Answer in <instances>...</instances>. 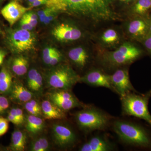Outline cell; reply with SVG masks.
<instances>
[{
    "label": "cell",
    "mask_w": 151,
    "mask_h": 151,
    "mask_svg": "<svg viewBox=\"0 0 151 151\" xmlns=\"http://www.w3.org/2000/svg\"><path fill=\"white\" fill-rule=\"evenodd\" d=\"M146 48L151 52V33H148L143 39Z\"/></svg>",
    "instance_id": "e575fe53"
},
{
    "label": "cell",
    "mask_w": 151,
    "mask_h": 151,
    "mask_svg": "<svg viewBox=\"0 0 151 151\" xmlns=\"http://www.w3.org/2000/svg\"><path fill=\"white\" fill-rule=\"evenodd\" d=\"M23 17L24 18L29 24L34 28L36 26L37 24L38 16L32 12H27L23 16Z\"/></svg>",
    "instance_id": "83f0119b"
},
{
    "label": "cell",
    "mask_w": 151,
    "mask_h": 151,
    "mask_svg": "<svg viewBox=\"0 0 151 151\" xmlns=\"http://www.w3.org/2000/svg\"><path fill=\"white\" fill-rule=\"evenodd\" d=\"M113 149V146L104 137L100 136L92 137L81 146V151H109Z\"/></svg>",
    "instance_id": "2e32d148"
},
{
    "label": "cell",
    "mask_w": 151,
    "mask_h": 151,
    "mask_svg": "<svg viewBox=\"0 0 151 151\" xmlns=\"http://www.w3.org/2000/svg\"><path fill=\"white\" fill-rule=\"evenodd\" d=\"M10 92L11 99L18 103L24 104L35 96L27 87L19 81L13 82Z\"/></svg>",
    "instance_id": "5bb4252c"
},
{
    "label": "cell",
    "mask_w": 151,
    "mask_h": 151,
    "mask_svg": "<svg viewBox=\"0 0 151 151\" xmlns=\"http://www.w3.org/2000/svg\"><path fill=\"white\" fill-rule=\"evenodd\" d=\"M10 65L12 71L15 75L23 76L28 72V60L23 55H19L12 58Z\"/></svg>",
    "instance_id": "44dd1931"
},
{
    "label": "cell",
    "mask_w": 151,
    "mask_h": 151,
    "mask_svg": "<svg viewBox=\"0 0 151 151\" xmlns=\"http://www.w3.org/2000/svg\"><path fill=\"white\" fill-rule=\"evenodd\" d=\"M3 1H4V0H0V5H1V3Z\"/></svg>",
    "instance_id": "7bdbcfd3"
},
{
    "label": "cell",
    "mask_w": 151,
    "mask_h": 151,
    "mask_svg": "<svg viewBox=\"0 0 151 151\" xmlns=\"http://www.w3.org/2000/svg\"><path fill=\"white\" fill-rule=\"evenodd\" d=\"M62 55L58 50H56L52 57L48 65L52 67H54L55 65L59 64L62 61Z\"/></svg>",
    "instance_id": "4dcf8cb0"
},
{
    "label": "cell",
    "mask_w": 151,
    "mask_h": 151,
    "mask_svg": "<svg viewBox=\"0 0 151 151\" xmlns=\"http://www.w3.org/2000/svg\"><path fill=\"white\" fill-rule=\"evenodd\" d=\"M7 119L8 120L9 122H10L12 124H14V125H17V126L20 125L22 124L18 119H17L16 118L14 117L13 116L9 113L7 116Z\"/></svg>",
    "instance_id": "d590c367"
},
{
    "label": "cell",
    "mask_w": 151,
    "mask_h": 151,
    "mask_svg": "<svg viewBox=\"0 0 151 151\" xmlns=\"http://www.w3.org/2000/svg\"><path fill=\"white\" fill-rule=\"evenodd\" d=\"M13 83L10 72L6 68L3 67L0 71V94L10 92Z\"/></svg>",
    "instance_id": "7402d4cb"
},
{
    "label": "cell",
    "mask_w": 151,
    "mask_h": 151,
    "mask_svg": "<svg viewBox=\"0 0 151 151\" xmlns=\"http://www.w3.org/2000/svg\"><path fill=\"white\" fill-rule=\"evenodd\" d=\"M9 107V102L6 97L0 95V115L3 114Z\"/></svg>",
    "instance_id": "d6a6232c"
},
{
    "label": "cell",
    "mask_w": 151,
    "mask_h": 151,
    "mask_svg": "<svg viewBox=\"0 0 151 151\" xmlns=\"http://www.w3.org/2000/svg\"><path fill=\"white\" fill-rule=\"evenodd\" d=\"M121 2H122L128 3L132 1L133 0H120Z\"/></svg>",
    "instance_id": "60d3db41"
},
{
    "label": "cell",
    "mask_w": 151,
    "mask_h": 151,
    "mask_svg": "<svg viewBox=\"0 0 151 151\" xmlns=\"http://www.w3.org/2000/svg\"><path fill=\"white\" fill-rule=\"evenodd\" d=\"M9 122L7 119L0 116V137L7 132L9 127Z\"/></svg>",
    "instance_id": "1f68e13d"
},
{
    "label": "cell",
    "mask_w": 151,
    "mask_h": 151,
    "mask_svg": "<svg viewBox=\"0 0 151 151\" xmlns=\"http://www.w3.org/2000/svg\"><path fill=\"white\" fill-rule=\"evenodd\" d=\"M128 30L133 37L143 39L148 34L149 23L143 19H135L130 22Z\"/></svg>",
    "instance_id": "e0dca14e"
},
{
    "label": "cell",
    "mask_w": 151,
    "mask_h": 151,
    "mask_svg": "<svg viewBox=\"0 0 151 151\" xmlns=\"http://www.w3.org/2000/svg\"><path fill=\"white\" fill-rule=\"evenodd\" d=\"M31 9L30 7H25L17 1H14L5 6L2 9L1 13L4 18L12 26Z\"/></svg>",
    "instance_id": "4fadbf2b"
},
{
    "label": "cell",
    "mask_w": 151,
    "mask_h": 151,
    "mask_svg": "<svg viewBox=\"0 0 151 151\" xmlns=\"http://www.w3.org/2000/svg\"><path fill=\"white\" fill-rule=\"evenodd\" d=\"M74 117L79 129L86 133L104 129L110 120L107 114L91 106H84V109L76 112Z\"/></svg>",
    "instance_id": "277c9868"
},
{
    "label": "cell",
    "mask_w": 151,
    "mask_h": 151,
    "mask_svg": "<svg viewBox=\"0 0 151 151\" xmlns=\"http://www.w3.org/2000/svg\"><path fill=\"white\" fill-rule=\"evenodd\" d=\"M6 55V52L2 49L0 48V66L2 64Z\"/></svg>",
    "instance_id": "f35d334b"
},
{
    "label": "cell",
    "mask_w": 151,
    "mask_h": 151,
    "mask_svg": "<svg viewBox=\"0 0 151 151\" xmlns=\"http://www.w3.org/2000/svg\"><path fill=\"white\" fill-rule=\"evenodd\" d=\"M52 137L53 142L60 149L70 148L76 141V136L73 129L63 123H55L51 128Z\"/></svg>",
    "instance_id": "9c48e42d"
},
{
    "label": "cell",
    "mask_w": 151,
    "mask_h": 151,
    "mask_svg": "<svg viewBox=\"0 0 151 151\" xmlns=\"http://www.w3.org/2000/svg\"><path fill=\"white\" fill-rule=\"evenodd\" d=\"M26 129L32 136H37L44 130L45 124L42 117L29 114L25 117Z\"/></svg>",
    "instance_id": "ac0fdd59"
},
{
    "label": "cell",
    "mask_w": 151,
    "mask_h": 151,
    "mask_svg": "<svg viewBox=\"0 0 151 151\" xmlns=\"http://www.w3.org/2000/svg\"><path fill=\"white\" fill-rule=\"evenodd\" d=\"M27 136L25 132L16 129L12 133L10 149L14 151H24L26 147Z\"/></svg>",
    "instance_id": "ffe728a7"
},
{
    "label": "cell",
    "mask_w": 151,
    "mask_h": 151,
    "mask_svg": "<svg viewBox=\"0 0 151 151\" xmlns=\"http://www.w3.org/2000/svg\"><path fill=\"white\" fill-rule=\"evenodd\" d=\"M141 55L139 49L132 44L126 42L114 51L106 53L103 61L111 66H122L132 63Z\"/></svg>",
    "instance_id": "8992f818"
},
{
    "label": "cell",
    "mask_w": 151,
    "mask_h": 151,
    "mask_svg": "<svg viewBox=\"0 0 151 151\" xmlns=\"http://www.w3.org/2000/svg\"><path fill=\"white\" fill-rule=\"evenodd\" d=\"M48 0H37L31 4L30 5V7L33 8L37 7L42 5H46Z\"/></svg>",
    "instance_id": "8d00e7d4"
},
{
    "label": "cell",
    "mask_w": 151,
    "mask_h": 151,
    "mask_svg": "<svg viewBox=\"0 0 151 151\" xmlns=\"http://www.w3.org/2000/svg\"><path fill=\"white\" fill-rule=\"evenodd\" d=\"M68 56L73 64L80 68L85 67L89 59L88 52L81 47L71 49L68 52Z\"/></svg>",
    "instance_id": "d6986e66"
},
{
    "label": "cell",
    "mask_w": 151,
    "mask_h": 151,
    "mask_svg": "<svg viewBox=\"0 0 151 151\" xmlns=\"http://www.w3.org/2000/svg\"><path fill=\"white\" fill-rule=\"evenodd\" d=\"M80 77L68 64L59 63L47 73L45 81L50 89L70 90L79 82Z\"/></svg>",
    "instance_id": "6da1fadb"
},
{
    "label": "cell",
    "mask_w": 151,
    "mask_h": 151,
    "mask_svg": "<svg viewBox=\"0 0 151 151\" xmlns=\"http://www.w3.org/2000/svg\"><path fill=\"white\" fill-rule=\"evenodd\" d=\"M57 11L55 9L52 7L47 6L46 8L43 9L39 11L37 13V16L39 17L40 21L43 22L45 19L51 13Z\"/></svg>",
    "instance_id": "f546056e"
},
{
    "label": "cell",
    "mask_w": 151,
    "mask_h": 151,
    "mask_svg": "<svg viewBox=\"0 0 151 151\" xmlns=\"http://www.w3.org/2000/svg\"><path fill=\"white\" fill-rule=\"evenodd\" d=\"M151 8V0H137L133 8V12L137 15L145 14Z\"/></svg>",
    "instance_id": "d4e9b609"
},
{
    "label": "cell",
    "mask_w": 151,
    "mask_h": 151,
    "mask_svg": "<svg viewBox=\"0 0 151 151\" xmlns=\"http://www.w3.org/2000/svg\"><path fill=\"white\" fill-rule=\"evenodd\" d=\"M9 113L18 119L22 124L25 123L26 116L24 114L23 111L21 108H12Z\"/></svg>",
    "instance_id": "4316f807"
},
{
    "label": "cell",
    "mask_w": 151,
    "mask_h": 151,
    "mask_svg": "<svg viewBox=\"0 0 151 151\" xmlns=\"http://www.w3.org/2000/svg\"><path fill=\"white\" fill-rule=\"evenodd\" d=\"M110 76L113 91L117 92L121 97L131 92H136L130 81L129 72L127 69H118Z\"/></svg>",
    "instance_id": "30bf717a"
},
{
    "label": "cell",
    "mask_w": 151,
    "mask_h": 151,
    "mask_svg": "<svg viewBox=\"0 0 151 151\" xmlns=\"http://www.w3.org/2000/svg\"><path fill=\"white\" fill-rule=\"evenodd\" d=\"M2 34H3L1 28L0 27V35Z\"/></svg>",
    "instance_id": "b9f144b4"
},
{
    "label": "cell",
    "mask_w": 151,
    "mask_h": 151,
    "mask_svg": "<svg viewBox=\"0 0 151 151\" xmlns=\"http://www.w3.org/2000/svg\"><path fill=\"white\" fill-rule=\"evenodd\" d=\"M20 25L21 29L27 30L31 31L33 28V27L29 24V23L23 17H22V18L20 19Z\"/></svg>",
    "instance_id": "836d02e7"
},
{
    "label": "cell",
    "mask_w": 151,
    "mask_h": 151,
    "mask_svg": "<svg viewBox=\"0 0 151 151\" xmlns=\"http://www.w3.org/2000/svg\"><path fill=\"white\" fill-rule=\"evenodd\" d=\"M50 149V145L47 138L44 136L36 137L31 142L29 151H47Z\"/></svg>",
    "instance_id": "603a6c76"
},
{
    "label": "cell",
    "mask_w": 151,
    "mask_h": 151,
    "mask_svg": "<svg viewBox=\"0 0 151 151\" xmlns=\"http://www.w3.org/2000/svg\"><path fill=\"white\" fill-rule=\"evenodd\" d=\"M5 41L12 52L20 54L34 49L36 38L30 31L19 29L9 30Z\"/></svg>",
    "instance_id": "5b68a950"
},
{
    "label": "cell",
    "mask_w": 151,
    "mask_h": 151,
    "mask_svg": "<svg viewBox=\"0 0 151 151\" xmlns=\"http://www.w3.org/2000/svg\"><path fill=\"white\" fill-rule=\"evenodd\" d=\"M136 93L131 92L121 97L123 114L143 119L151 126V115L148 109L151 90L141 95Z\"/></svg>",
    "instance_id": "7a4b0ae2"
},
{
    "label": "cell",
    "mask_w": 151,
    "mask_h": 151,
    "mask_svg": "<svg viewBox=\"0 0 151 151\" xmlns=\"http://www.w3.org/2000/svg\"><path fill=\"white\" fill-rule=\"evenodd\" d=\"M148 33H151V19L149 23V32Z\"/></svg>",
    "instance_id": "ab89813d"
},
{
    "label": "cell",
    "mask_w": 151,
    "mask_h": 151,
    "mask_svg": "<svg viewBox=\"0 0 151 151\" xmlns=\"http://www.w3.org/2000/svg\"><path fill=\"white\" fill-rule=\"evenodd\" d=\"M52 35L60 41L70 42L80 39L82 36V32L78 27L73 25L62 23L54 28Z\"/></svg>",
    "instance_id": "7c38bea8"
},
{
    "label": "cell",
    "mask_w": 151,
    "mask_h": 151,
    "mask_svg": "<svg viewBox=\"0 0 151 151\" xmlns=\"http://www.w3.org/2000/svg\"><path fill=\"white\" fill-rule=\"evenodd\" d=\"M79 82L93 86L103 87L113 91L111 85V76L99 69H93L80 77Z\"/></svg>",
    "instance_id": "8fae6325"
},
{
    "label": "cell",
    "mask_w": 151,
    "mask_h": 151,
    "mask_svg": "<svg viewBox=\"0 0 151 151\" xmlns=\"http://www.w3.org/2000/svg\"><path fill=\"white\" fill-rule=\"evenodd\" d=\"M14 1H23V0H14Z\"/></svg>",
    "instance_id": "ee69618b"
},
{
    "label": "cell",
    "mask_w": 151,
    "mask_h": 151,
    "mask_svg": "<svg viewBox=\"0 0 151 151\" xmlns=\"http://www.w3.org/2000/svg\"><path fill=\"white\" fill-rule=\"evenodd\" d=\"M56 50V49L52 47H46L43 50L42 52V59L46 65H48L52 57Z\"/></svg>",
    "instance_id": "484cf974"
},
{
    "label": "cell",
    "mask_w": 151,
    "mask_h": 151,
    "mask_svg": "<svg viewBox=\"0 0 151 151\" xmlns=\"http://www.w3.org/2000/svg\"><path fill=\"white\" fill-rule=\"evenodd\" d=\"M116 0H85L86 17L98 22L117 18L113 6Z\"/></svg>",
    "instance_id": "52a82bcc"
},
{
    "label": "cell",
    "mask_w": 151,
    "mask_h": 151,
    "mask_svg": "<svg viewBox=\"0 0 151 151\" xmlns=\"http://www.w3.org/2000/svg\"><path fill=\"white\" fill-rule=\"evenodd\" d=\"M47 97L65 112L74 108L84 107L70 90L50 89L47 93Z\"/></svg>",
    "instance_id": "ba28073f"
},
{
    "label": "cell",
    "mask_w": 151,
    "mask_h": 151,
    "mask_svg": "<svg viewBox=\"0 0 151 151\" xmlns=\"http://www.w3.org/2000/svg\"><path fill=\"white\" fill-rule=\"evenodd\" d=\"M120 40L118 32L113 29H108L105 30L101 36V40L105 44L113 45L119 42Z\"/></svg>",
    "instance_id": "cb8c5ba5"
},
{
    "label": "cell",
    "mask_w": 151,
    "mask_h": 151,
    "mask_svg": "<svg viewBox=\"0 0 151 151\" xmlns=\"http://www.w3.org/2000/svg\"><path fill=\"white\" fill-rule=\"evenodd\" d=\"M24 107L26 111H27L29 114L34 115V116H39V117H42V111L33 107L28 102L24 103Z\"/></svg>",
    "instance_id": "f1b7e54d"
},
{
    "label": "cell",
    "mask_w": 151,
    "mask_h": 151,
    "mask_svg": "<svg viewBox=\"0 0 151 151\" xmlns=\"http://www.w3.org/2000/svg\"><path fill=\"white\" fill-rule=\"evenodd\" d=\"M41 106L42 117L45 119L49 120H62L66 118L65 112L47 98L42 102Z\"/></svg>",
    "instance_id": "9a60e30c"
},
{
    "label": "cell",
    "mask_w": 151,
    "mask_h": 151,
    "mask_svg": "<svg viewBox=\"0 0 151 151\" xmlns=\"http://www.w3.org/2000/svg\"><path fill=\"white\" fill-rule=\"evenodd\" d=\"M55 12H53L49 14L46 17V18L45 19L43 23L45 24H49L50 22H51L53 20V19L55 17Z\"/></svg>",
    "instance_id": "74e56055"
},
{
    "label": "cell",
    "mask_w": 151,
    "mask_h": 151,
    "mask_svg": "<svg viewBox=\"0 0 151 151\" xmlns=\"http://www.w3.org/2000/svg\"><path fill=\"white\" fill-rule=\"evenodd\" d=\"M113 129L121 141L128 145L147 147L151 142L145 130L137 124L125 121H117Z\"/></svg>",
    "instance_id": "3957f363"
}]
</instances>
